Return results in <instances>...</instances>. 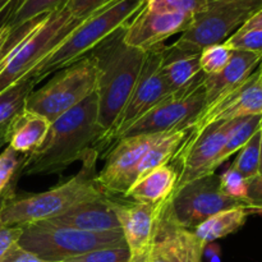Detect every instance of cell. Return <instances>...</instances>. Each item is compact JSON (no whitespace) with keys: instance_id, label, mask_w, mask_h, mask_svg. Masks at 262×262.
Segmentation results:
<instances>
[{"instance_id":"6da1fadb","label":"cell","mask_w":262,"mask_h":262,"mask_svg":"<svg viewBox=\"0 0 262 262\" xmlns=\"http://www.w3.org/2000/svg\"><path fill=\"white\" fill-rule=\"evenodd\" d=\"M105 130L99 122L96 92L54 120L42 145L28 154L23 163V176H51L83 160L97 150Z\"/></svg>"},{"instance_id":"7a4b0ae2","label":"cell","mask_w":262,"mask_h":262,"mask_svg":"<svg viewBox=\"0 0 262 262\" xmlns=\"http://www.w3.org/2000/svg\"><path fill=\"white\" fill-rule=\"evenodd\" d=\"M125 26L87 54L96 67L95 92L99 106V122L105 133L115 124L124 109L147 55V51L132 48L124 42Z\"/></svg>"},{"instance_id":"3957f363","label":"cell","mask_w":262,"mask_h":262,"mask_svg":"<svg viewBox=\"0 0 262 262\" xmlns=\"http://www.w3.org/2000/svg\"><path fill=\"white\" fill-rule=\"evenodd\" d=\"M97 159L99 151L92 150L82 160L81 170L76 176L48 191L23 197L13 194L0 212V223L22 228L54 219L77 205L105 197L96 182Z\"/></svg>"},{"instance_id":"277c9868","label":"cell","mask_w":262,"mask_h":262,"mask_svg":"<svg viewBox=\"0 0 262 262\" xmlns=\"http://www.w3.org/2000/svg\"><path fill=\"white\" fill-rule=\"evenodd\" d=\"M82 20L64 7L12 31L0 69V92L28 76Z\"/></svg>"},{"instance_id":"5b68a950","label":"cell","mask_w":262,"mask_h":262,"mask_svg":"<svg viewBox=\"0 0 262 262\" xmlns=\"http://www.w3.org/2000/svg\"><path fill=\"white\" fill-rule=\"evenodd\" d=\"M145 4L146 0H119L91 14L28 76L38 83L50 74L79 60L112 33L127 25Z\"/></svg>"},{"instance_id":"8992f818","label":"cell","mask_w":262,"mask_h":262,"mask_svg":"<svg viewBox=\"0 0 262 262\" xmlns=\"http://www.w3.org/2000/svg\"><path fill=\"white\" fill-rule=\"evenodd\" d=\"M17 243L45 262H64L92 251L127 246L122 230L83 232L54 227L46 222L22 227V233Z\"/></svg>"},{"instance_id":"52a82bcc","label":"cell","mask_w":262,"mask_h":262,"mask_svg":"<svg viewBox=\"0 0 262 262\" xmlns=\"http://www.w3.org/2000/svg\"><path fill=\"white\" fill-rule=\"evenodd\" d=\"M96 90V67L90 55L54 73L42 87L33 90L26 109L43 115L50 123L76 107Z\"/></svg>"},{"instance_id":"ba28073f","label":"cell","mask_w":262,"mask_h":262,"mask_svg":"<svg viewBox=\"0 0 262 262\" xmlns=\"http://www.w3.org/2000/svg\"><path fill=\"white\" fill-rule=\"evenodd\" d=\"M262 10V0H209L206 10L194 15L192 25L171 45L187 53L224 42Z\"/></svg>"},{"instance_id":"9c48e42d","label":"cell","mask_w":262,"mask_h":262,"mask_svg":"<svg viewBox=\"0 0 262 262\" xmlns=\"http://www.w3.org/2000/svg\"><path fill=\"white\" fill-rule=\"evenodd\" d=\"M163 46L164 43H161L147 51L142 71L124 109L120 113L115 124L101 138L97 145V151H100V147L109 150L128 128L132 127L138 119L171 95L160 69Z\"/></svg>"},{"instance_id":"30bf717a","label":"cell","mask_w":262,"mask_h":262,"mask_svg":"<svg viewBox=\"0 0 262 262\" xmlns=\"http://www.w3.org/2000/svg\"><path fill=\"white\" fill-rule=\"evenodd\" d=\"M241 205H246V202L223 193L216 174L194 179L176 189L170 196L171 211L177 222L192 230L212 215Z\"/></svg>"},{"instance_id":"8fae6325","label":"cell","mask_w":262,"mask_h":262,"mask_svg":"<svg viewBox=\"0 0 262 262\" xmlns=\"http://www.w3.org/2000/svg\"><path fill=\"white\" fill-rule=\"evenodd\" d=\"M238 120L214 123L194 137L186 138L170 163L178 171L176 189L197 178L215 174L212 173V164Z\"/></svg>"},{"instance_id":"7c38bea8","label":"cell","mask_w":262,"mask_h":262,"mask_svg":"<svg viewBox=\"0 0 262 262\" xmlns=\"http://www.w3.org/2000/svg\"><path fill=\"white\" fill-rule=\"evenodd\" d=\"M205 104L206 102L202 84L184 92L171 94L138 119L132 127L128 128L120 138L141 135H159L181 128L188 129L189 123L204 110Z\"/></svg>"},{"instance_id":"4fadbf2b","label":"cell","mask_w":262,"mask_h":262,"mask_svg":"<svg viewBox=\"0 0 262 262\" xmlns=\"http://www.w3.org/2000/svg\"><path fill=\"white\" fill-rule=\"evenodd\" d=\"M168 133V132H166ZM165 133L123 137L107 150L106 161L97 171L96 182L106 196L124 197L133 170L148 148Z\"/></svg>"},{"instance_id":"5bb4252c","label":"cell","mask_w":262,"mask_h":262,"mask_svg":"<svg viewBox=\"0 0 262 262\" xmlns=\"http://www.w3.org/2000/svg\"><path fill=\"white\" fill-rule=\"evenodd\" d=\"M253 115H262V78L258 69L238 89L205 107L189 123L187 138L194 137L214 123L230 122Z\"/></svg>"},{"instance_id":"9a60e30c","label":"cell","mask_w":262,"mask_h":262,"mask_svg":"<svg viewBox=\"0 0 262 262\" xmlns=\"http://www.w3.org/2000/svg\"><path fill=\"white\" fill-rule=\"evenodd\" d=\"M164 202L150 205L133 201L129 204L112 201L129 251V262H146L147 260Z\"/></svg>"},{"instance_id":"2e32d148","label":"cell","mask_w":262,"mask_h":262,"mask_svg":"<svg viewBox=\"0 0 262 262\" xmlns=\"http://www.w3.org/2000/svg\"><path fill=\"white\" fill-rule=\"evenodd\" d=\"M193 17L178 13H156L145 7L127 23L124 42L132 48L148 51L177 33H183Z\"/></svg>"},{"instance_id":"e0dca14e","label":"cell","mask_w":262,"mask_h":262,"mask_svg":"<svg viewBox=\"0 0 262 262\" xmlns=\"http://www.w3.org/2000/svg\"><path fill=\"white\" fill-rule=\"evenodd\" d=\"M154 239L160 245L168 262H202L206 243L193 230L177 222L171 211L170 197L161 207Z\"/></svg>"},{"instance_id":"ac0fdd59","label":"cell","mask_w":262,"mask_h":262,"mask_svg":"<svg viewBox=\"0 0 262 262\" xmlns=\"http://www.w3.org/2000/svg\"><path fill=\"white\" fill-rule=\"evenodd\" d=\"M113 200L105 196L101 199L83 202L72 207L64 214L46 220L54 227L69 228L83 232H119L120 223L112 205Z\"/></svg>"},{"instance_id":"d6986e66","label":"cell","mask_w":262,"mask_h":262,"mask_svg":"<svg viewBox=\"0 0 262 262\" xmlns=\"http://www.w3.org/2000/svg\"><path fill=\"white\" fill-rule=\"evenodd\" d=\"M262 58L258 54L233 50L232 58L219 73L205 76L202 86L205 91V107L214 104L216 100L245 83L246 79L260 66ZM204 107V109H205Z\"/></svg>"},{"instance_id":"ffe728a7","label":"cell","mask_w":262,"mask_h":262,"mask_svg":"<svg viewBox=\"0 0 262 262\" xmlns=\"http://www.w3.org/2000/svg\"><path fill=\"white\" fill-rule=\"evenodd\" d=\"M160 69L171 94L194 89L204 82L200 53H187L173 45H164Z\"/></svg>"},{"instance_id":"44dd1931","label":"cell","mask_w":262,"mask_h":262,"mask_svg":"<svg viewBox=\"0 0 262 262\" xmlns=\"http://www.w3.org/2000/svg\"><path fill=\"white\" fill-rule=\"evenodd\" d=\"M177 182V169L171 164L163 165L137 179L124 194V199L140 204H161L173 194Z\"/></svg>"},{"instance_id":"7402d4cb","label":"cell","mask_w":262,"mask_h":262,"mask_svg":"<svg viewBox=\"0 0 262 262\" xmlns=\"http://www.w3.org/2000/svg\"><path fill=\"white\" fill-rule=\"evenodd\" d=\"M50 125L51 123L43 115L25 109L8 127V146L17 152L28 155L42 145Z\"/></svg>"},{"instance_id":"603a6c76","label":"cell","mask_w":262,"mask_h":262,"mask_svg":"<svg viewBox=\"0 0 262 262\" xmlns=\"http://www.w3.org/2000/svg\"><path fill=\"white\" fill-rule=\"evenodd\" d=\"M188 129L187 128H181V129L171 130V132L165 133L161 136L145 154L140 163L133 170L132 177H130V186L135 183L137 179L147 174L148 171L154 170L156 168H160L163 165H168L176 158L177 152L181 148L182 143L186 141L188 136ZM130 188V187H129Z\"/></svg>"},{"instance_id":"cb8c5ba5","label":"cell","mask_w":262,"mask_h":262,"mask_svg":"<svg viewBox=\"0 0 262 262\" xmlns=\"http://www.w3.org/2000/svg\"><path fill=\"white\" fill-rule=\"evenodd\" d=\"M250 214L252 212L250 211L247 205L224 210L197 225L193 232L204 243L215 242L239 230L246 224Z\"/></svg>"},{"instance_id":"d4e9b609","label":"cell","mask_w":262,"mask_h":262,"mask_svg":"<svg viewBox=\"0 0 262 262\" xmlns=\"http://www.w3.org/2000/svg\"><path fill=\"white\" fill-rule=\"evenodd\" d=\"M69 0H17L2 23L15 31L28 22L56 12L68 4Z\"/></svg>"},{"instance_id":"484cf974","label":"cell","mask_w":262,"mask_h":262,"mask_svg":"<svg viewBox=\"0 0 262 262\" xmlns=\"http://www.w3.org/2000/svg\"><path fill=\"white\" fill-rule=\"evenodd\" d=\"M36 84L32 77L26 76L0 92V129L9 127L12 120L26 109V101Z\"/></svg>"},{"instance_id":"4316f807","label":"cell","mask_w":262,"mask_h":262,"mask_svg":"<svg viewBox=\"0 0 262 262\" xmlns=\"http://www.w3.org/2000/svg\"><path fill=\"white\" fill-rule=\"evenodd\" d=\"M261 120L262 115H253V117L242 118V119L238 120L237 124L234 125L232 132L228 136L224 147L222 148L216 160L212 164V173H215V170L223 163H225L233 154L238 152L248 142V140L260 129Z\"/></svg>"},{"instance_id":"83f0119b","label":"cell","mask_w":262,"mask_h":262,"mask_svg":"<svg viewBox=\"0 0 262 262\" xmlns=\"http://www.w3.org/2000/svg\"><path fill=\"white\" fill-rule=\"evenodd\" d=\"M233 168L239 171L247 181L258 176L260 171V129L238 151Z\"/></svg>"},{"instance_id":"f1b7e54d","label":"cell","mask_w":262,"mask_h":262,"mask_svg":"<svg viewBox=\"0 0 262 262\" xmlns=\"http://www.w3.org/2000/svg\"><path fill=\"white\" fill-rule=\"evenodd\" d=\"M26 158L27 155L17 152L8 145L3 148L0 152V196L14 188Z\"/></svg>"},{"instance_id":"f546056e","label":"cell","mask_w":262,"mask_h":262,"mask_svg":"<svg viewBox=\"0 0 262 262\" xmlns=\"http://www.w3.org/2000/svg\"><path fill=\"white\" fill-rule=\"evenodd\" d=\"M209 0H146L145 8L156 13H178V14L194 15L205 12Z\"/></svg>"},{"instance_id":"4dcf8cb0","label":"cell","mask_w":262,"mask_h":262,"mask_svg":"<svg viewBox=\"0 0 262 262\" xmlns=\"http://www.w3.org/2000/svg\"><path fill=\"white\" fill-rule=\"evenodd\" d=\"M233 50L225 42L206 46L200 51V67L205 76L219 73L227 67L232 58Z\"/></svg>"},{"instance_id":"1f68e13d","label":"cell","mask_w":262,"mask_h":262,"mask_svg":"<svg viewBox=\"0 0 262 262\" xmlns=\"http://www.w3.org/2000/svg\"><path fill=\"white\" fill-rule=\"evenodd\" d=\"M224 42L232 50L258 54L262 58V28H239Z\"/></svg>"},{"instance_id":"d6a6232c","label":"cell","mask_w":262,"mask_h":262,"mask_svg":"<svg viewBox=\"0 0 262 262\" xmlns=\"http://www.w3.org/2000/svg\"><path fill=\"white\" fill-rule=\"evenodd\" d=\"M220 189L225 196L238 201L246 202L248 193V182L239 171L233 166L228 168L222 176H219Z\"/></svg>"},{"instance_id":"836d02e7","label":"cell","mask_w":262,"mask_h":262,"mask_svg":"<svg viewBox=\"0 0 262 262\" xmlns=\"http://www.w3.org/2000/svg\"><path fill=\"white\" fill-rule=\"evenodd\" d=\"M129 251L127 246L122 247L102 248L92 251L77 257L69 258L64 262H129Z\"/></svg>"},{"instance_id":"e575fe53","label":"cell","mask_w":262,"mask_h":262,"mask_svg":"<svg viewBox=\"0 0 262 262\" xmlns=\"http://www.w3.org/2000/svg\"><path fill=\"white\" fill-rule=\"evenodd\" d=\"M115 2H119V0H69L66 8L73 17L86 19L91 14Z\"/></svg>"},{"instance_id":"d590c367","label":"cell","mask_w":262,"mask_h":262,"mask_svg":"<svg viewBox=\"0 0 262 262\" xmlns=\"http://www.w3.org/2000/svg\"><path fill=\"white\" fill-rule=\"evenodd\" d=\"M246 205L251 212H262V174L248 182Z\"/></svg>"},{"instance_id":"8d00e7d4","label":"cell","mask_w":262,"mask_h":262,"mask_svg":"<svg viewBox=\"0 0 262 262\" xmlns=\"http://www.w3.org/2000/svg\"><path fill=\"white\" fill-rule=\"evenodd\" d=\"M22 233L20 227H7L0 223V258L8 252L12 246L18 242Z\"/></svg>"},{"instance_id":"74e56055","label":"cell","mask_w":262,"mask_h":262,"mask_svg":"<svg viewBox=\"0 0 262 262\" xmlns=\"http://www.w3.org/2000/svg\"><path fill=\"white\" fill-rule=\"evenodd\" d=\"M0 262H45L33 253L28 252L25 248L20 247L18 243L8 250V252L0 258Z\"/></svg>"},{"instance_id":"f35d334b","label":"cell","mask_w":262,"mask_h":262,"mask_svg":"<svg viewBox=\"0 0 262 262\" xmlns=\"http://www.w3.org/2000/svg\"><path fill=\"white\" fill-rule=\"evenodd\" d=\"M146 262H168L165 255H164L163 250H161L160 245H159L155 239L152 241V246H151V250L150 252H148Z\"/></svg>"},{"instance_id":"ab89813d","label":"cell","mask_w":262,"mask_h":262,"mask_svg":"<svg viewBox=\"0 0 262 262\" xmlns=\"http://www.w3.org/2000/svg\"><path fill=\"white\" fill-rule=\"evenodd\" d=\"M10 36H12V30H10L9 26L5 25V23H2L0 25V59H2V56L7 51Z\"/></svg>"},{"instance_id":"60d3db41","label":"cell","mask_w":262,"mask_h":262,"mask_svg":"<svg viewBox=\"0 0 262 262\" xmlns=\"http://www.w3.org/2000/svg\"><path fill=\"white\" fill-rule=\"evenodd\" d=\"M220 246L215 242L206 243L204 248V255L207 256L210 262H220Z\"/></svg>"},{"instance_id":"b9f144b4","label":"cell","mask_w":262,"mask_h":262,"mask_svg":"<svg viewBox=\"0 0 262 262\" xmlns=\"http://www.w3.org/2000/svg\"><path fill=\"white\" fill-rule=\"evenodd\" d=\"M15 3H17V0H0V25Z\"/></svg>"},{"instance_id":"7bdbcfd3","label":"cell","mask_w":262,"mask_h":262,"mask_svg":"<svg viewBox=\"0 0 262 262\" xmlns=\"http://www.w3.org/2000/svg\"><path fill=\"white\" fill-rule=\"evenodd\" d=\"M241 28H262V10Z\"/></svg>"},{"instance_id":"ee69618b","label":"cell","mask_w":262,"mask_h":262,"mask_svg":"<svg viewBox=\"0 0 262 262\" xmlns=\"http://www.w3.org/2000/svg\"><path fill=\"white\" fill-rule=\"evenodd\" d=\"M13 194H14V188L9 189V191H7L5 193H3L2 196H0V212H2V210L4 209V206H5V204L8 202V200H9Z\"/></svg>"},{"instance_id":"f6af8a7d","label":"cell","mask_w":262,"mask_h":262,"mask_svg":"<svg viewBox=\"0 0 262 262\" xmlns=\"http://www.w3.org/2000/svg\"><path fill=\"white\" fill-rule=\"evenodd\" d=\"M7 132H8V128H4V129H0V151L8 145V141H7Z\"/></svg>"},{"instance_id":"bcb514c9","label":"cell","mask_w":262,"mask_h":262,"mask_svg":"<svg viewBox=\"0 0 262 262\" xmlns=\"http://www.w3.org/2000/svg\"><path fill=\"white\" fill-rule=\"evenodd\" d=\"M258 174H262V120L260 125V171Z\"/></svg>"},{"instance_id":"7dc6e473","label":"cell","mask_w":262,"mask_h":262,"mask_svg":"<svg viewBox=\"0 0 262 262\" xmlns=\"http://www.w3.org/2000/svg\"><path fill=\"white\" fill-rule=\"evenodd\" d=\"M258 69H262V60H261V63H260V66H258Z\"/></svg>"},{"instance_id":"c3c4849f","label":"cell","mask_w":262,"mask_h":262,"mask_svg":"<svg viewBox=\"0 0 262 262\" xmlns=\"http://www.w3.org/2000/svg\"><path fill=\"white\" fill-rule=\"evenodd\" d=\"M258 72H260V74H261V78H262V69H258Z\"/></svg>"}]
</instances>
